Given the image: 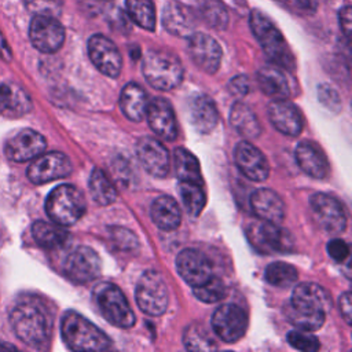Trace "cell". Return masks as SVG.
<instances>
[{
    "label": "cell",
    "instance_id": "obj_1",
    "mask_svg": "<svg viewBox=\"0 0 352 352\" xmlns=\"http://www.w3.org/2000/svg\"><path fill=\"white\" fill-rule=\"evenodd\" d=\"M330 308L331 298L324 287L318 283H300L283 312L296 329L312 331L322 327Z\"/></svg>",
    "mask_w": 352,
    "mask_h": 352
},
{
    "label": "cell",
    "instance_id": "obj_2",
    "mask_svg": "<svg viewBox=\"0 0 352 352\" xmlns=\"http://www.w3.org/2000/svg\"><path fill=\"white\" fill-rule=\"evenodd\" d=\"M10 323L15 336L26 345L41 349L50 341L51 324L43 308L33 302H21L10 314Z\"/></svg>",
    "mask_w": 352,
    "mask_h": 352
},
{
    "label": "cell",
    "instance_id": "obj_3",
    "mask_svg": "<svg viewBox=\"0 0 352 352\" xmlns=\"http://www.w3.org/2000/svg\"><path fill=\"white\" fill-rule=\"evenodd\" d=\"M250 29L264 54L275 66L285 70H294L296 60L285 37L274 22L260 10H253L250 12Z\"/></svg>",
    "mask_w": 352,
    "mask_h": 352
},
{
    "label": "cell",
    "instance_id": "obj_4",
    "mask_svg": "<svg viewBox=\"0 0 352 352\" xmlns=\"http://www.w3.org/2000/svg\"><path fill=\"white\" fill-rule=\"evenodd\" d=\"M60 334L72 351H106L111 345L109 337L99 327L74 311L63 315Z\"/></svg>",
    "mask_w": 352,
    "mask_h": 352
},
{
    "label": "cell",
    "instance_id": "obj_5",
    "mask_svg": "<svg viewBox=\"0 0 352 352\" xmlns=\"http://www.w3.org/2000/svg\"><path fill=\"white\" fill-rule=\"evenodd\" d=\"M142 70L147 82L160 91H170L183 80L180 59L166 50L147 51L143 58Z\"/></svg>",
    "mask_w": 352,
    "mask_h": 352
},
{
    "label": "cell",
    "instance_id": "obj_6",
    "mask_svg": "<svg viewBox=\"0 0 352 352\" xmlns=\"http://www.w3.org/2000/svg\"><path fill=\"white\" fill-rule=\"evenodd\" d=\"M87 209L84 194L72 184L55 187L47 197L45 212L48 217L63 227L80 220Z\"/></svg>",
    "mask_w": 352,
    "mask_h": 352
},
{
    "label": "cell",
    "instance_id": "obj_7",
    "mask_svg": "<svg viewBox=\"0 0 352 352\" xmlns=\"http://www.w3.org/2000/svg\"><path fill=\"white\" fill-rule=\"evenodd\" d=\"M94 300L103 318L116 327L129 329L135 324V314L124 293L110 282L94 289Z\"/></svg>",
    "mask_w": 352,
    "mask_h": 352
},
{
    "label": "cell",
    "instance_id": "obj_8",
    "mask_svg": "<svg viewBox=\"0 0 352 352\" xmlns=\"http://www.w3.org/2000/svg\"><path fill=\"white\" fill-rule=\"evenodd\" d=\"M250 245L263 254H282L293 250L294 241L292 234L279 223L258 220L246 230Z\"/></svg>",
    "mask_w": 352,
    "mask_h": 352
},
{
    "label": "cell",
    "instance_id": "obj_9",
    "mask_svg": "<svg viewBox=\"0 0 352 352\" xmlns=\"http://www.w3.org/2000/svg\"><path fill=\"white\" fill-rule=\"evenodd\" d=\"M136 304L150 316L162 315L169 302L168 287L162 275L154 270L146 271L136 286Z\"/></svg>",
    "mask_w": 352,
    "mask_h": 352
},
{
    "label": "cell",
    "instance_id": "obj_10",
    "mask_svg": "<svg viewBox=\"0 0 352 352\" xmlns=\"http://www.w3.org/2000/svg\"><path fill=\"white\" fill-rule=\"evenodd\" d=\"M248 327V315L236 304L220 305L212 316V329L224 342H236L243 337Z\"/></svg>",
    "mask_w": 352,
    "mask_h": 352
},
{
    "label": "cell",
    "instance_id": "obj_11",
    "mask_svg": "<svg viewBox=\"0 0 352 352\" xmlns=\"http://www.w3.org/2000/svg\"><path fill=\"white\" fill-rule=\"evenodd\" d=\"M29 37L36 50L52 54L62 47L65 41V29L55 16L34 15L30 22Z\"/></svg>",
    "mask_w": 352,
    "mask_h": 352
},
{
    "label": "cell",
    "instance_id": "obj_12",
    "mask_svg": "<svg viewBox=\"0 0 352 352\" xmlns=\"http://www.w3.org/2000/svg\"><path fill=\"white\" fill-rule=\"evenodd\" d=\"M72 172V162L69 157L60 151H51L40 154L33 158L26 175L34 184H44L56 179L66 177Z\"/></svg>",
    "mask_w": 352,
    "mask_h": 352
},
{
    "label": "cell",
    "instance_id": "obj_13",
    "mask_svg": "<svg viewBox=\"0 0 352 352\" xmlns=\"http://www.w3.org/2000/svg\"><path fill=\"white\" fill-rule=\"evenodd\" d=\"M100 257L89 246L76 248L65 260V275L77 283H88L100 274Z\"/></svg>",
    "mask_w": 352,
    "mask_h": 352
},
{
    "label": "cell",
    "instance_id": "obj_14",
    "mask_svg": "<svg viewBox=\"0 0 352 352\" xmlns=\"http://www.w3.org/2000/svg\"><path fill=\"white\" fill-rule=\"evenodd\" d=\"M88 55L95 67L107 77H117L122 67V58L117 45L103 34H94L88 40Z\"/></svg>",
    "mask_w": 352,
    "mask_h": 352
},
{
    "label": "cell",
    "instance_id": "obj_15",
    "mask_svg": "<svg viewBox=\"0 0 352 352\" xmlns=\"http://www.w3.org/2000/svg\"><path fill=\"white\" fill-rule=\"evenodd\" d=\"M311 209L318 224L331 232H342L346 227V216L341 202L324 192H316L311 198Z\"/></svg>",
    "mask_w": 352,
    "mask_h": 352
},
{
    "label": "cell",
    "instance_id": "obj_16",
    "mask_svg": "<svg viewBox=\"0 0 352 352\" xmlns=\"http://www.w3.org/2000/svg\"><path fill=\"white\" fill-rule=\"evenodd\" d=\"M187 51L191 60L205 73L217 72L221 62V48L219 43L209 34L194 32L188 36Z\"/></svg>",
    "mask_w": 352,
    "mask_h": 352
},
{
    "label": "cell",
    "instance_id": "obj_17",
    "mask_svg": "<svg viewBox=\"0 0 352 352\" xmlns=\"http://www.w3.org/2000/svg\"><path fill=\"white\" fill-rule=\"evenodd\" d=\"M45 139L41 133L23 128L10 135L4 143L6 155L16 162H25L36 158L45 150Z\"/></svg>",
    "mask_w": 352,
    "mask_h": 352
},
{
    "label": "cell",
    "instance_id": "obj_18",
    "mask_svg": "<svg viewBox=\"0 0 352 352\" xmlns=\"http://www.w3.org/2000/svg\"><path fill=\"white\" fill-rule=\"evenodd\" d=\"M136 154L143 168L155 177H164L169 172L170 157L166 147L151 136H143L136 143Z\"/></svg>",
    "mask_w": 352,
    "mask_h": 352
},
{
    "label": "cell",
    "instance_id": "obj_19",
    "mask_svg": "<svg viewBox=\"0 0 352 352\" xmlns=\"http://www.w3.org/2000/svg\"><path fill=\"white\" fill-rule=\"evenodd\" d=\"M234 160L238 169L253 182H264L268 177L270 166L264 154L250 142H239L235 147Z\"/></svg>",
    "mask_w": 352,
    "mask_h": 352
},
{
    "label": "cell",
    "instance_id": "obj_20",
    "mask_svg": "<svg viewBox=\"0 0 352 352\" xmlns=\"http://www.w3.org/2000/svg\"><path fill=\"white\" fill-rule=\"evenodd\" d=\"M176 270L192 287L205 283L212 276V265L208 257L195 249H184L177 254Z\"/></svg>",
    "mask_w": 352,
    "mask_h": 352
},
{
    "label": "cell",
    "instance_id": "obj_21",
    "mask_svg": "<svg viewBox=\"0 0 352 352\" xmlns=\"http://www.w3.org/2000/svg\"><path fill=\"white\" fill-rule=\"evenodd\" d=\"M147 121L151 131L164 140H175L177 136V126L173 109L164 98H155L147 104Z\"/></svg>",
    "mask_w": 352,
    "mask_h": 352
},
{
    "label": "cell",
    "instance_id": "obj_22",
    "mask_svg": "<svg viewBox=\"0 0 352 352\" xmlns=\"http://www.w3.org/2000/svg\"><path fill=\"white\" fill-rule=\"evenodd\" d=\"M164 28L173 36L188 37L195 32V12L177 0H169L162 11Z\"/></svg>",
    "mask_w": 352,
    "mask_h": 352
},
{
    "label": "cell",
    "instance_id": "obj_23",
    "mask_svg": "<svg viewBox=\"0 0 352 352\" xmlns=\"http://www.w3.org/2000/svg\"><path fill=\"white\" fill-rule=\"evenodd\" d=\"M268 117L271 124L283 135L297 136L302 129V116L298 107L290 100L275 99L268 106Z\"/></svg>",
    "mask_w": 352,
    "mask_h": 352
},
{
    "label": "cell",
    "instance_id": "obj_24",
    "mask_svg": "<svg viewBox=\"0 0 352 352\" xmlns=\"http://www.w3.org/2000/svg\"><path fill=\"white\" fill-rule=\"evenodd\" d=\"M296 161L298 166L315 179H323L329 173V161L322 148L314 142H300L296 147Z\"/></svg>",
    "mask_w": 352,
    "mask_h": 352
},
{
    "label": "cell",
    "instance_id": "obj_25",
    "mask_svg": "<svg viewBox=\"0 0 352 352\" xmlns=\"http://www.w3.org/2000/svg\"><path fill=\"white\" fill-rule=\"evenodd\" d=\"M188 118L198 132L208 133L217 125V107L209 96L194 95L188 102Z\"/></svg>",
    "mask_w": 352,
    "mask_h": 352
},
{
    "label": "cell",
    "instance_id": "obj_26",
    "mask_svg": "<svg viewBox=\"0 0 352 352\" xmlns=\"http://www.w3.org/2000/svg\"><path fill=\"white\" fill-rule=\"evenodd\" d=\"M253 212L260 220L280 223L285 217V204L282 198L270 188H258L250 197Z\"/></svg>",
    "mask_w": 352,
    "mask_h": 352
},
{
    "label": "cell",
    "instance_id": "obj_27",
    "mask_svg": "<svg viewBox=\"0 0 352 352\" xmlns=\"http://www.w3.org/2000/svg\"><path fill=\"white\" fill-rule=\"evenodd\" d=\"M257 81L264 94L285 99L293 95V84L286 74V70L279 66H264L257 73Z\"/></svg>",
    "mask_w": 352,
    "mask_h": 352
},
{
    "label": "cell",
    "instance_id": "obj_28",
    "mask_svg": "<svg viewBox=\"0 0 352 352\" xmlns=\"http://www.w3.org/2000/svg\"><path fill=\"white\" fill-rule=\"evenodd\" d=\"M147 94L136 82H128L120 95V107L126 118L131 121H140L147 110Z\"/></svg>",
    "mask_w": 352,
    "mask_h": 352
},
{
    "label": "cell",
    "instance_id": "obj_29",
    "mask_svg": "<svg viewBox=\"0 0 352 352\" xmlns=\"http://www.w3.org/2000/svg\"><path fill=\"white\" fill-rule=\"evenodd\" d=\"M150 216L154 224L165 231H173L180 226L182 212L176 201L170 197H160L151 204Z\"/></svg>",
    "mask_w": 352,
    "mask_h": 352
},
{
    "label": "cell",
    "instance_id": "obj_30",
    "mask_svg": "<svg viewBox=\"0 0 352 352\" xmlns=\"http://www.w3.org/2000/svg\"><path fill=\"white\" fill-rule=\"evenodd\" d=\"M32 107L30 98L19 88L0 82V116L18 117Z\"/></svg>",
    "mask_w": 352,
    "mask_h": 352
},
{
    "label": "cell",
    "instance_id": "obj_31",
    "mask_svg": "<svg viewBox=\"0 0 352 352\" xmlns=\"http://www.w3.org/2000/svg\"><path fill=\"white\" fill-rule=\"evenodd\" d=\"M230 124L242 136L254 139L261 132V125L254 111L243 102H235L230 111Z\"/></svg>",
    "mask_w": 352,
    "mask_h": 352
},
{
    "label": "cell",
    "instance_id": "obj_32",
    "mask_svg": "<svg viewBox=\"0 0 352 352\" xmlns=\"http://www.w3.org/2000/svg\"><path fill=\"white\" fill-rule=\"evenodd\" d=\"M32 235L37 245L44 249H58L66 245L69 232L58 223L37 220L32 226Z\"/></svg>",
    "mask_w": 352,
    "mask_h": 352
},
{
    "label": "cell",
    "instance_id": "obj_33",
    "mask_svg": "<svg viewBox=\"0 0 352 352\" xmlns=\"http://www.w3.org/2000/svg\"><path fill=\"white\" fill-rule=\"evenodd\" d=\"M175 172L179 182H195L202 183L199 162L192 153L184 147H177L173 154Z\"/></svg>",
    "mask_w": 352,
    "mask_h": 352
},
{
    "label": "cell",
    "instance_id": "obj_34",
    "mask_svg": "<svg viewBox=\"0 0 352 352\" xmlns=\"http://www.w3.org/2000/svg\"><path fill=\"white\" fill-rule=\"evenodd\" d=\"M89 192L92 199L99 205H110L117 198V190L106 173L95 168L89 176Z\"/></svg>",
    "mask_w": 352,
    "mask_h": 352
},
{
    "label": "cell",
    "instance_id": "obj_35",
    "mask_svg": "<svg viewBox=\"0 0 352 352\" xmlns=\"http://www.w3.org/2000/svg\"><path fill=\"white\" fill-rule=\"evenodd\" d=\"M179 191H180L183 205L188 212V214L198 216L206 204V197L202 188V183L179 182Z\"/></svg>",
    "mask_w": 352,
    "mask_h": 352
},
{
    "label": "cell",
    "instance_id": "obj_36",
    "mask_svg": "<svg viewBox=\"0 0 352 352\" xmlns=\"http://www.w3.org/2000/svg\"><path fill=\"white\" fill-rule=\"evenodd\" d=\"M126 11L131 19L146 30L155 28V10L151 0H125Z\"/></svg>",
    "mask_w": 352,
    "mask_h": 352
},
{
    "label": "cell",
    "instance_id": "obj_37",
    "mask_svg": "<svg viewBox=\"0 0 352 352\" xmlns=\"http://www.w3.org/2000/svg\"><path fill=\"white\" fill-rule=\"evenodd\" d=\"M264 278L270 285L285 289V287L293 286L297 282L298 274L292 264L283 263V261H275L265 268Z\"/></svg>",
    "mask_w": 352,
    "mask_h": 352
},
{
    "label": "cell",
    "instance_id": "obj_38",
    "mask_svg": "<svg viewBox=\"0 0 352 352\" xmlns=\"http://www.w3.org/2000/svg\"><path fill=\"white\" fill-rule=\"evenodd\" d=\"M198 14L213 29H224L228 14L221 0H198Z\"/></svg>",
    "mask_w": 352,
    "mask_h": 352
},
{
    "label": "cell",
    "instance_id": "obj_39",
    "mask_svg": "<svg viewBox=\"0 0 352 352\" xmlns=\"http://www.w3.org/2000/svg\"><path fill=\"white\" fill-rule=\"evenodd\" d=\"M183 342L188 351H212L217 348L212 336L201 323H191L186 327Z\"/></svg>",
    "mask_w": 352,
    "mask_h": 352
},
{
    "label": "cell",
    "instance_id": "obj_40",
    "mask_svg": "<svg viewBox=\"0 0 352 352\" xmlns=\"http://www.w3.org/2000/svg\"><path fill=\"white\" fill-rule=\"evenodd\" d=\"M192 290H194V294L198 297V300L208 304L217 302L223 300L226 296V286L223 280L213 275L205 283L192 287Z\"/></svg>",
    "mask_w": 352,
    "mask_h": 352
},
{
    "label": "cell",
    "instance_id": "obj_41",
    "mask_svg": "<svg viewBox=\"0 0 352 352\" xmlns=\"http://www.w3.org/2000/svg\"><path fill=\"white\" fill-rule=\"evenodd\" d=\"M287 342L294 349H298V351H302V352H315L320 348V344H319L318 338L314 334H311L309 331L301 330V329H296V330L289 331Z\"/></svg>",
    "mask_w": 352,
    "mask_h": 352
},
{
    "label": "cell",
    "instance_id": "obj_42",
    "mask_svg": "<svg viewBox=\"0 0 352 352\" xmlns=\"http://www.w3.org/2000/svg\"><path fill=\"white\" fill-rule=\"evenodd\" d=\"M25 6L34 15L56 16L62 11V0H23Z\"/></svg>",
    "mask_w": 352,
    "mask_h": 352
},
{
    "label": "cell",
    "instance_id": "obj_43",
    "mask_svg": "<svg viewBox=\"0 0 352 352\" xmlns=\"http://www.w3.org/2000/svg\"><path fill=\"white\" fill-rule=\"evenodd\" d=\"M110 234H111L113 242H114L121 250L132 252V250L138 249V246H139L138 236H136L131 230H128V228H124V227H111V228H110Z\"/></svg>",
    "mask_w": 352,
    "mask_h": 352
},
{
    "label": "cell",
    "instance_id": "obj_44",
    "mask_svg": "<svg viewBox=\"0 0 352 352\" xmlns=\"http://www.w3.org/2000/svg\"><path fill=\"white\" fill-rule=\"evenodd\" d=\"M318 98L320 103L327 107L329 110H338L341 106L338 92L329 84H320L318 87Z\"/></svg>",
    "mask_w": 352,
    "mask_h": 352
},
{
    "label": "cell",
    "instance_id": "obj_45",
    "mask_svg": "<svg viewBox=\"0 0 352 352\" xmlns=\"http://www.w3.org/2000/svg\"><path fill=\"white\" fill-rule=\"evenodd\" d=\"M327 253L333 260H336L338 263H342L349 256V246L345 241L336 238V239L329 241Z\"/></svg>",
    "mask_w": 352,
    "mask_h": 352
},
{
    "label": "cell",
    "instance_id": "obj_46",
    "mask_svg": "<svg viewBox=\"0 0 352 352\" xmlns=\"http://www.w3.org/2000/svg\"><path fill=\"white\" fill-rule=\"evenodd\" d=\"M292 11L301 14V15H308L315 12L316 10V3L314 0H278Z\"/></svg>",
    "mask_w": 352,
    "mask_h": 352
},
{
    "label": "cell",
    "instance_id": "obj_47",
    "mask_svg": "<svg viewBox=\"0 0 352 352\" xmlns=\"http://www.w3.org/2000/svg\"><path fill=\"white\" fill-rule=\"evenodd\" d=\"M338 22L340 28L346 38L351 37V30H352V12H351V6H345L340 10L338 12Z\"/></svg>",
    "mask_w": 352,
    "mask_h": 352
},
{
    "label": "cell",
    "instance_id": "obj_48",
    "mask_svg": "<svg viewBox=\"0 0 352 352\" xmlns=\"http://www.w3.org/2000/svg\"><path fill=\"white\" fill-rule=\"evenodd\" d=\"M230 91L238 96H243L250 91V82L246 76H236L230 81Z\"/></svg>",
    "mask_w": 352,
    "mask_h": 352
},
{
    "label": "cell",
    "instance_id": "obj_49",
    "mask_svg": "<svg viewBox=\"0 0 352 352\" xmlns=\"http://www.w3.org/2000/svg\"><path fill=\"white\" fill-rule=\"evenodd\" d=\"M340 312L345 322L349 324L351 323V293L345 292L340 297Z\"/></svg>",
    "mask_w": 352,
    "mask_h": 352
},
{
    "label": "cell",
    "instance_id": "obj_50",
    "mask_svg": "<svg viewBox=\"0 0 352 352\" xmlns=\"http://www.w3.org/2000/svg\"><path fill=\"white\" fill-rule=\"evenodd\" d=\"M0 55H1L4 59H7V60H10V59H11V51H10V47L7 45V43H6V40L3 38L1 33H0Z\"/></svg>",
    "mask_w": 352,
    "mask_h": 352
},
{
    "label": "cell",
    "instance_id": "obj_51",
    "mask_svg": "<svg viewBox=\"0 0 352 352\" xmlns=\"http://www.w3.org/2000/svg\"><path fill=\"white\" fill-rule=\"evenodd\" d=\"M0 348L1 349H15V346L11 344H0Z\"/></svg>",
    "mask_w": 352,
    "mask_h": 352
}]
</instances>
